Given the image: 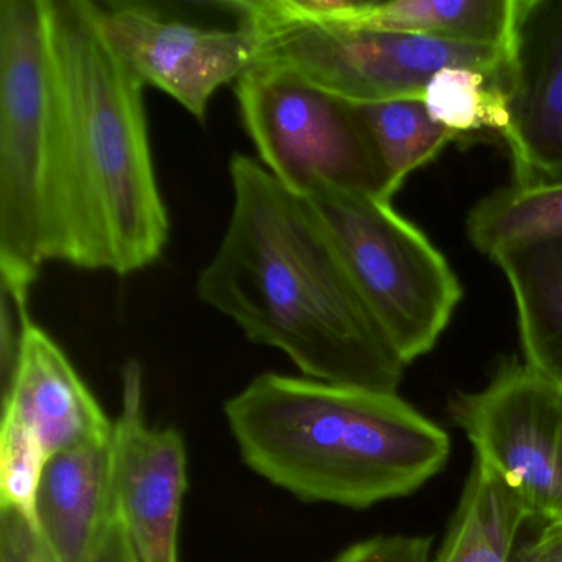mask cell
I'll return each mask as SVG.
<instances>
[{"label":"cell","instance_id":"cell-1","mask_svg":"<svg viewBox=\"0 0 562 562\" xmlns=\"http://www.w3.org/2000/svg\"><path fill=\"white\" fill-rule=\"evenodd\" d=\"M229 177L232 216L199 297L304 376L396 393L406 363L312 203L245 154H233Z\"/></svg>","mask_w":562,"mask_h":562},{"label":"cell","instance_id":"cell-2","mask_svg":"<svg viewBox=\"0 0 562 562\" xmlns=\"http://www.w3.org/2000/svg\"><path fill=\"white\" fill-rule=\"evenodd\" d=\"M47 22L60 113L57 261L143 271L162 258L170 235L143 81L108 44L91 0H47Z\"/></svg>","mask_w":562,"mask_h":562},{"label":"cell","instance_id":"cell-3","mask_svg":"<svg viewBox=\"0 0 562 562\" xmlns=\"http://www.w3.org/2000/svg\"><path fill=\"white\" fill-rule=\"evenodd\" d=\"M243 462L305 503L363 509L419 490L450 437L386 391L262 373L225 403Z\"/></svg>","mask_w":562,"mask_h":562},{"label":"cell","instance_id":"cell-4","mask_svg":"<svg viewBox=\"0 0 562 562\" xmlns=\"http://www.w3.org/2000/svg\"><path fill=\"white\" fill-rule=\"evenodd\" d=\"M60 176L47 0H0V271L57 261Z\"/></svg>","mask_w":562,"mask_h":562},{"label":"cell","instance_id":"cell-5","mask_svg":"<svg viewBox=\"0 0 562 562\" xmlns=\"http://www.w3.org/2000/svg\"><path fill=\"white\" fill-rule=\"evenodd\" d=\"M304 199L401 360L429 353L463 295L446 256L391 203L337 189Z\"/></svg>","mask_w":562,"mask_h":562},{"label":"cell","instance_id":"cell-6","mask_svg":"<svg viewBox=\"0 0 562 562\" xmlns=\"http://www.w3.org/2000/svg\"><path fill=\"white\" fill-rule=\"evenodd\" d=\"M235 91L262 166L282 186L301 196L337 189L391 203L386 166L357 104L266 64L252 65Z\"/></svg>","mask_w":562,"mask_h":562},{"label":"cell","instance_id":"cell-7","mask_svg":"<svg viewBox=\"0 0 562 562\" xmlns=\"http://www.w3.org/2000/svg\"><path fill=\"white\" fill-rule=\"evenodd\" d=\"M246 25L259 38L256 64L288 68L351 103L423 98L427 81L447 67L473 68L499 81L505 70L506 47L345 25Z\"/></svg>","mask_w":562,"mask_h":562},{"label":"cell","instance_id":"cell-8","mask_svg":"<svg viewBox=\"0 0 562 562\" xmlns=\"http://www.w3.org/2000/svg\"><path fill=\"white\" fill-rule=\"evenodd\" d=\"M452 414L475 459L516 490L532 519L562 521L561 384L509 361L483 390L460 394Z\"/></svg>","mask_w":562,"mask_h":562},{"label":"cell","instance_id":"cell-9","mask_svg":"<svg viewBox=\"0 0 562 562\" xmlns=\"http://www.w3.org/2000/svg\"><path fill=\"white\" fill-rule=\"evenodd\" d=\"M98 24L114 54L144 87L173 98L199 121L223 85L236 83L258 57L249 25L203 27L166 18L147 2H93Z\"/></svg>","mask_w":562,"mask_h":562},{"label":"cell","instance_id":"cell-10","mask_svg":"<svg viewBox=\"0 0 562 562\" xmlns=\"http://www.w3.org/2000/svg\"><path fill=\"white\" fill-rule=\"evenodd\" d=\"M113 430L116 516L136 562H179V529L187 492V449L173 427H150L144 416L143 370L123 368V397Z\"/></svg>","mask_w":562,"mask_h":562},{"label":"cell","instance_id":"cell-11","mask_svg":"<svg viewBox=\"0 0 562 562\" xmlns=\"http://www.w3.org/2000/svg\"><path fill=\"white\" fill-rule=\"evenodd\" d=\"M502 85L513 183L562 182V0H513Z\"/></svg>","mask_w":562,"mask_h":562},{"label":"cell","instance_id":"cell-12","mask_svg":"<svg viewBox=\"0 0 562 562\" xmlns=\"http://www.w3.org/2000/svg\"><path fill=\"white\" fill-rule=\"evenodd\" d=\"M113 430L70 358L32 322L14 383L2 396L0 449L47 463L65 450L111 439Z\"/></svg>","mask_w":562,"mask_h":562},{"label":"cell","instance_id":"cell-13","mask_svg":"<svg viewBox=\"0 0 562 562\" xmlns=\"http://www.w3.org/2000/svg\"><path fill=\"white\" fill-rule=\"evenodd\" d=\"M114 518L113 437L47 460L35 493L34 528L54 562H93Z\"/></svg>","mask_w":562,"mask_h":562},{"label":"cell","instance_id":"cell-14","mask_svg":"<svg viewBox=\"0 0 562 562\" xmlns=\"http://www.w3.org/2000/svg\"><path fill=\"white\" fill-rule=\"evenodd\" d=\"M490 259L512 288L525 363L562 386V236Z\"/></svg>","mask_w":562,"mask_h":562},{"label":"cell","instance_id":"cell-15","mask_svg":"<svg viewBox=\"0 0 562 562\" xmlns=\"http://www.w3.org/2000/svg\"><path fill=\"white\" fill-rule=\"evenodd\" d=\"M531 519L516 490L475 459L432 562H512L522 528Z\"/></svg>","mask_w":562,"mask_h":562},{"label":"cell","instance_id":"cell-16","mask_svg":"<svg viewBox=\"0 0 562 562\" xmlns=\"http://www.w3.org/2000/svg\"><path fill=\"white\" fill-rule=\"evenodd\" d=\"M513 0H390L371 2L355 27L423 35L450 44L506 47Z\"/></svg>","mask_w":562,"mask_h":562},{"label":"cell","instance_id":"cell-17","mask_svg":"<svg viewBox=\"0 0 562 562\" xmlns=\"http://www.w3.org/2000/svg\"><path fill=\"white\" fill-rule=\"evenodd\" d=\"M472 245L492 258L515 246L562 236V182L516 186L480 200L467 218Z\"/></svg>","mask_w":562,"mask_h":562},{"label":"cell","instance_id":"cell-18","mask_svg":"<svg viewBox=\"0 0 562 562\" xmlns=\"http://www.w3.org/2000/svg\"><path fill=\"white\" fill-rule=\"evenodd\" d=\"M355 104L386 166L393 195L409 173L432 162L447 144L459 139L429 116L423 98Z\"/></svg>","mask_w":562,"mask_h":562},{"label":"cell","instance_id":"cell-19","mask_svg":"<svg viewBox=\"0 0 562 562\" xmlns=\"http://www.w3.org/2000/svg\"><path fill=\"white\" fill-rule=\"evenodd\" d=\"M423 103L429 116L459 139L482 131L503 136L509 126L502 81L473 68L447 67L434 74L424 87Z\"/></svg>","mask_w":562,"mask_h":562},{"label":"cell","instance_id":"cell-20","mask_svg":"<svg viewBox=\"0 0 562 562\" xmlns=\"http://www.w3.org/2000/svg\"><path fill=\"white\" fill-rule=\"evenodd\" d=\"M34 281L0 271V383L2 396L11 390L31 327L29 295Z\"/></svg>","mask_w":562,"mask_h":562},{"label":"cell","instance_id":"cell-21","mask_svg":"<svg viewBox=\"0 0 562 562\" xmlns=\"http://www.w3.org/2000/svg\"><path fill=\"white\" fill-rule=\"evenodd\" d=\"M430 544L424 536H374L348 546L330 562H430Z\"/></svg>","mask_w":562,"mask_h":562},{"label":"cell","instance_id":"cell-22","mask_svg":"<svg viewBox=\"0 0 562 562\" xmlns=\"http://www.w3.org/2000/svg\"><path fill=\"white\" fill-rule=\"evenodd\" d=\"M0 562H54L34 522L9 506H0Z\"/></svg>","mask_w":562,"mask_h":562},{"label":"cell","instance_id":"cell-23","mask_svg":"<svg viewBox=\"0 0 562 562\" xmlns=\"http://www.w3.org/2000/svg\"><path fill=\"white\" fill-rule=\"evenodd\" d=\"M526 544L536 562H562V521L541 522Z\"/></svg>","mask_w":562,"mask_h":562},{"label":"cell","instance_id":"cell-24","mask_svg":"<svg viewBox=\"0 0 562 562\" xmlns=\"http://www.w3.org/2000/svg\"><path fill=\"white\" fill-rule=\"evenodd\" d=\"M93 562H136L126 532H124L117 516L104 532Z\"/></svg>","mask_w":562,"mask_h":562},{"label":"cell","instance_id":"cell-25","mask_svg":"<svg viewBox=\"0 0 562 562\" xmlns=\"http://www.w3.org/2000/svg\"><path fill=\"white\" fill-rule=\"evenodd\" d=\"M512 562H536L529 552L526 539H519L518 548H516L515 554H513Z\"/></svg>","mask_w":562,"mask_h":562}]
</instances>
